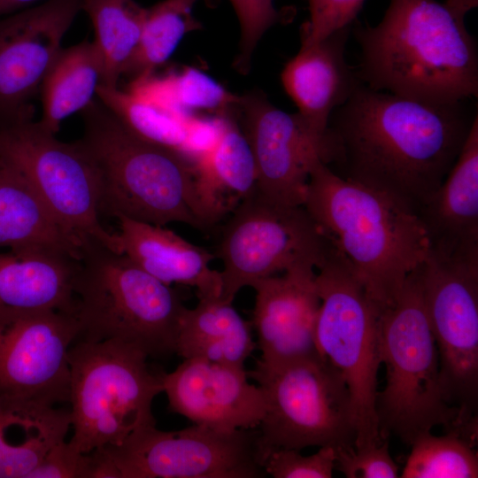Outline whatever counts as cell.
I'll return each mask as SVG.
<instances>
[{
    "mask_svg": "<svg viewBox=\"0 0 478 478\" xmlns=\"http://www.w3.org/2000/svg\"><path fill=\"white\" fill-rule=\"evenodd\" d=\"M468 101L428 104L362 83L329 117L324 163L417 215L454 166L478 117Z\"/></svg>",
    "mask_w": 478,
    "mask_h": 478,
    "instance_id": "obj_1",
    "label": "cell"
},
{
    "mask_svg": "<svg viewBox=\"0 0 478 478\" xmlns=\"http://www.w3.org/2000/svg\"><path fill=\"white\" fill-rule=\"evenodd\" d=\"M478 0H390L376 26H352L368 88L428 104L478 95V51L465 25Z\"/></svg>",
    "mask_w": 478,
    "mask_h": 478,
    "instance_id": "obj_2",
    "label": "cell"
},
{
    "mask_svg": "<svg viewBox=\"0 0 478 478\" xmlns=\"http://www.w3.org/2000/svg\"><path fill=\"white\" fill-rule=\"evenodd\" d=\"M303 206L381 310L428 256L429 241L414 212L385 193L337 175L320 158L312 165Z\"/></svg>",
    "mask_w": 478,
    "mask_h": 478,
    "instance_id": "obj_3",
    "label": "cell"
},
{
    "mask_svg": "<svg viewBox=\"0 0 478 478\" xmlns=\"http://www.w3.org/2000/svg\"><path fill=\"white\" fill-rule=\"evenodd\" d=\"M80 142L96 164L100 214L157 226L212 227L198 200L192 164L143 140L96 97L81 112Z\"/></svg>",
    "mask_w": 478,
    "mask_h": 478,
    "instance_id": "obj_4",
    "label": "cell"
},
{
    "mask_svg": "<svg viewBox=\"0 0 478 478\" xmlns=\"http://www.w3.org/2000/svg\"><path fill=\"white\" fill-rule=\"evenodd\" d=\"M418 268L379 317L381 360L386 367V384L375 402L379 430L383 439L394 436L409 445L436 427L463 433L477 420V415L452 405L444 395Z\"/></svg>",
    "mask_w": 478,
    "mask_h": 478,
    "instance_id": "obj_5",
    "label": "cell"
},
{
    "mask_svg": "<svg viewBox=\"0 0 478 478\" xmlns=\"http://www.w3.org/2000/svg\"><path fill=\"white\" fill-rule=\"evenodd\" d=\"M186 308L173 288L126 255L96 246L84 251L74 284L75 342L117 340L148 358L175 354Z\"/></svg>",
    "mask_w": 478,
    "mask_h": 478,
    "instance_id": "obj_6",
    "label": "cell"
},
{
    "mask_svg": "<svg viewBox=\"0 0 478 478\" xmlns=\"http://www.w3.org/2000/svg\"><path fill=\"white\" fill-rule=\"evenodd\" d=\"M147 358L117 340L73 343L68 351L72 446L89 453L156 425L152 402L164 389L161 373L154 374Z\"/></svg>",
    "mask_w": 478,
    "mask_h": 478,
    "instance_id": "obj_7",
    "label": "cell"
},
{
    "mask_svg": "<svg viewBox=\"0 0 478 478\" xmlns=\"http://www.w3.org/2000/svg\"><path fill=\"white\" fill-rule=\"evenodd\" d=\"M320 305L315 328L319 355L343 376L351 394L355 447L380 443L375 402L382 364L381 309L366 293L351 263L333 244L317 268Z\"/></svg>",
    "mask_w": 478,
    "mask_h": 478,
    "instance_id": "obj_8",
    "label": "cell"
},
{
    "mask_svg": "<svg viewBox=\"0 0 478 478\" xmlns=\"http://www.w3.org/2000/svg\"><path fill=\"white\" fill-rule=\"evenodd\" d=\"M248 377L266 400L258 428V457L280 449L355 447L351 394L341 374L320 355L267 366L257 361Z\"/></svg>",
    "mask_w": 478,
    "mask_h": 478,
    "instance_id": "obj_9",
    "label": "cell"
},
{
    "mask_svg": "<svg viewBox=\"0 0 478 478\" xmlns=\"http://www.w3.org/2000/svg\"><path fill=\"white\" fill-rule=\"evenodd\" d=\"M0 158L30 182L62 228L84 251L120 253L116 233L101 222L99 172L80 140L61 142L37 121L0 127Z\"/></svg>",
    "mask_w": 478,
    "mask_h": 478,
    "instance_id": "obj_10",
    "label": "cell"
},
{
    "mask_svg": "<svg viewBox=\"0 0 478 478\" xmlns=\"http://www.w3.org/2000/svg\"><path fill=\"white\" fill-rule=\"evenodd\" d=\"M258 431L194 424L177 431L150 425L121 443L93 451L97 478H259Z\"/></svg>",
    "mask_w": 478,
    "mask_h": 478,
    "instance_id": "obj_11",
    "label": "cell"
},
{
    "mask_svg": "<svg viewBox=\"0 0 478 478\" xmlns=\"http://www.w3.org/2000/svg\"><path fill=\"white\" fill-rule=\"evenodd\" d=\"M215 257L223 265L220 298L233 303L257 281L301 264L318 268L331 242L303 205L271 202L255 191L232 212Z\"/></svg>",
    "mask_w": 478,
    "mask_h": 478,
    "instance_id": "obj_12",
    "label": "cell"
},
{
    "mask_svg": "<svg viewBox=\"0 0 478 478\" xmlns=\"http://www.w3.org/2000/svg\"><path fill=\"white\" fill-rule=\"evenodd\" d=\"M418 270L444 395L452 405L477 415L478 257L429 250Z\"/></svg>",
    "mask_w": 478,
    "mask_h": 478,
    "instance_id": "obj_13",
    "label": "cell"
},
{
    "mask_svg": "<svg viewBox=\"0 0 478 478\" xmlns=\"http://www.w3.org/2000/svg\"><path fill=\"white\" fill-rule=\"evenodd\" d=\"M73 313L0 305V407L69 403Z\"/></svg>",
    "mask_w": 478,
    "mask_h": 478,
    "instance_id": "obj_14",
    "label": "cell"
},
{
    "mask_svg": "<svg viewBox=\"0 0 478 478\" xmlns=\"http://www.w3.org/2000/svg\"><path fill=\"white\" fill-rule=\"evenodd\" d=\"M83 0H49L0 17V127L32 120L33 100Z\"/></svg>",
    "mask_w": 478,
    "mask_h": 478,
    "instance_id": "obj_15",
    "label": "cell"
},
{
    "mask_svg": "<svg viewBox=\"0 0 478 478\" xmlns=\"http://www.w3.org/2000/svg\"><path fill=\"white\" fill-rule=\"evenodd\" d=\"M236 113L253 154L258 193L276 204L303 205L312 165L317 158L324 163L325 141L297 112L282 111L258 92L241 96Z\"/></svg>",
    "mask_w": 478,
    "mask_h": 478,
    "instance_id": "obj_16",
    "label": "cell"
},
{
    "mask_svg": "<svg viewBox=\"0 0 478 478\" xmlns=\"http://www.w3.org/2000/svg\"><path fill=\"white\" fill-rule=\"evenodd\" d=\"M161 378L169 410L194 424L222 431L251 429L264 417V392L249 382L244 368L184 358Z\"/></svg>",
    "mask_w": 478,
    "mask_h": 478,
    "instance_id": "obj_17",
    "label": "cell"
},
{
    "mask_svg": "<svg viewBox=\"0 0 478 478\" xmlns=\"http://www.w3.org/2000/svg\"><path fill=\"white\" fill-rule=\"evenodd\" d=\"M315 277L312 265L301 264L251 286L256 292L251 323L261 363L277 366L319 355L315 328L320 298Z\"/></svg>",
    "mask_w": 478,
    "mask_h": 478,
    "instance_id": "obj_18",
    "label": "cell"
},
{
    "mask_svg": "<svg viewBox=\"0 0 478 478\" xmlns=\"http://www.w3.org/2000/svg\"><path fill=\"white\" fill-rule=\"evenodd\" d=\"M352 26L317 43L301 46L281 75L298 115L312 133L324 141L332 112L362 84L357 70L349 66L344 56Z\"/></svg>",
    "mask_w": 478,
    "mask_h": 478,
    "instance_id": "obj_19",
    "label": "cell"
},
{
    "mask_svg": "<svg viewBox=\"0 0 478 478\" xmlns=\"http://www.w3.org/2000/svg\"><path fill=\"white\" fill-rule=\"evenodd\" d=\"M417 216L430 251L478 256V117L454 166Z\"/></svg>",
    "mask_w": 478,
    "mask_h": 478,
    "instance_id": "obj_20",
    "label": "cell"
},
{
    "mask_svg": "<svg viewBox=\"0 0 478 478\" xmlns=\"http://www.w3.org/2000/svg\"><path fill=\"white\" fill-rule=\"evenodd\" d=\"M120 253L166 285L197 289L198 297H220V272L211 268L215 254L165 226L119 218Z\"/></svg>",
    "mask_w": 478,
    "mask_h": 478,
    "instance_id": "obj_21",
    "label": "cell"
},
{
    "mask_svg": "<svg viewBox=\"0 0 478 478\" xmlns=\"http://www.w3.org/2000/svg\"><path fill=\"white\" fill-rule=\"evenodd\" d=\"M192 166L197 195L212 226L256 189L253 154L234 116L224 117L216 143Z\"/></svg>",
    "mask_w": 478,
    "mask_h": 478,
    "instance_id": "obj_22",
    "label": "cell"
},
{
    "mask_svg": "<svg viewBox=\"0 0 478 478\" xmlns=\"http://www.w3.org/2000/svg\"><path fill=\"white\" fill-rule=\"evenodd\" d=\"M0 248L48 251L81 260L84 250L58 224L27 178L0 158Z\"/></svg>",
    "mask_w": 478,
    "mask_h": 478,
    "instance_id": "obj_23",
    "label": "cell"
},
{
    "mask_svg": "<svg viewBox=\"0 0 478 478\" xmlns=\"http://www.w3.org/2000/svg\"><path fill=\"white\" fill-rule=\"evenodd\" d=\"M80 260L48 251L0 253V305L74 314Z\"/></svg>",
    "mask_w": 478,
    "mask_h": 478,
    "instance_id": "obj_24",
    "label": "cell"
},
{
    "mask_svg": "<svg viewBox=\"0 0 478 478\" xmlns=\"http://www.w3.org/2000/svg\"><path fill=\"white\" fill-rule=\"evenodd\" d=\"M197 305L186 308L180 325L175 354L244 368L257 347L251 323L220 297H198Z\"/></svg>",
    "mask_w": 478,
    "mask_h": 478,
    "instance_id": "obj_25",
    "label": "cell"
},
{
    "mask_svg": "<svg viewBox=\"0 0 478 478\" xmlns=\"http://www.w3.org/2000/svg\"><path fill=\"white\" fill-rule=\"evenodd\" d=\"M70 427V409L41 404L0 407V478H28Z\"/></svg>",
    "mask_w": 478,
    "mask_h": 478,
    "instance_id": "obj_26",
    "label": "cell"
},
{
    "mask_svg": "<svg viewBox=\"0 0 478 478\" xmlns=\"http://www.w3.org/2000/svg\"><path fill=\"white\" fill-rule=\"evenodd\" d=\"M103 77V62L94 41L62 47L40 89L42 117L38 124L56 135L64 120L81 112L96 97Z\"/></svg>",
    "mask_w": 478,
    "mask_h": 478,
    "instance_id": "obj_27",
    "label": "cell"
},
{
    "mask_svg": "<svg viewBox=\"0 0 478 478\" xmlns=\"http://www.w3.org/2000/svg\"><path fill=\"white\" fill-rule=\"evenodd\" d=\"M138 96L173 112L189 115L206 111L218 116L234 114L241 96L226 89L197 68L187 66L163 76L130 82L127 89Z\"/></svg>",
    "mask_w": 478,
    "mask_h": 478,
    "instance_id": "obj_28",
    "label": "cell"
},
{
    "mask_svg": "<svg viewBox=\"0 0 478 478\" xmlns=\"http://www.w3.org/2000/svg\"><path fill=\"white\" fill-rule=\"evenodd\" d=\"M104 68L102 85L119 87L138 45L147 8L134 0H83Z\"/></svg>",
    "mask_w": 478,
    "mask_h": 478,
    "instance_id": "obj_29",
    "label": "cell"
},
{
    "mask_svg": "<svg viewBox=\"0 0 478 478\" xmlns=\"http://www.w3.org/2000/svg\"><path fill=\"white\" fill-rule=\"evenodd\" d=\"M96 97L134 134L189 160L190 120L194 114L173 112L119 87L101 84Z\"/></svg>",
    "mask_w": 478,
    "mask_h": 478,
    "instance_id": "obj_30",
    "label": "cell"
},
{
    "mask_svg": "<svg viewBox=\"0 0 478 478\" xmlns=\"http://www.w3.org/2000/svg\"><path fill=\"white\" fill-rule=\"evenodd\" d=\"M196 1L163 0L147 8L138 45L122 77L134 81L154 74L185 35L199 28L193 16Z\"/></svg>",
    "mask_w": 478,
    "mask_h": 478,
    "instance_id": "obj_31",
    "label": "cell"
},
{
    "mask_svg": "<svg viewBox=\"0 0 478 478\" xmlns=\"http://www.w3.org/2000/svg\"><path fill=\"white\" fill-rule=\"evenodd\" d=\"M399 477L476 478L478 456L474 446L454 431L435 436L431 431L418 435Z\"/></svg>",
    "mask_w": 478,
    "mask_h": 478,
    "instance_id": "obj_32",
    "label": "cell"
},
{
    "mask_svg": "<svg viewBox=\"0 0 478 478\" xmlns=\"http://www.w3.org/2000/svg\"><path fill=\"white\" fill-rule=\"evenodd\" d=\"M335 469L347 478H396L399 467L389 450V441L335 450Z\"/></svg>",
    "mask_w": 478,
    "mask_h": 478,
    "instance_id": "obj_33",
    "label": "cell"
},
{
    "mask_svg": "<svg viewBox=\"0 0 478 478\" xmlns=\"http://www.w3.org/2000/svg\"><path fill=\"white\" fill-rule=\"evenodd\" d=\"M239 20L241 37L236 68L247 73L263 35L279 19L273 0H230Z\"/></svg>",
    "mask_w": 478,
    "mask_h": 478,
    "instance_id": "obj_34",
    "label": "cell"
},
{
    "mask_svg": "<svg viewBox=\"0 0 478 478\" xmlns=\"http://www.w3.org/2000/svg\"><path fill=\"white\" fill-rule=\"evenodd\" d=\"M335 450L323 446L309 456L295 449L276 450L266 457L263 469L274 478H330L335 470Z\"/></svg>",
    "mask_w": 478,
    "mask_h": 478,
    "instance_id": "obj_35",
    "label": "cell"
},
{
    "mask_svg": "<svg viewBox=\"0 0 478 478\" xmlns=\"http://www.w3.org/2000/svg\"><path fill=\"white\" fill-rule=\"evenodd\" d=\"M365 0H308L309 20L303 25L301 46L317 43L351 27Z\"/></svg>",
    "mask_w": 478,
    "mask_h": 478,
    "instance_id": "obj_36",
    "label": "cell"
},
{
    "mask_svg": "<svg viewBox=\"0 0 478 478\" xmlns=\"http://www.w3.org/2000/svg\"><path fill=\"white\" fill-rule=\"evenodd\" d=\"M92 457L66 442H58L45 454L28 478H92Z\"/></svg>",
    "mask_w": 478,
    "mask_h": 478,
    "instance_id": "obj_37",
    "label": "cell"
},
{
    "mask_svg": "<svg viewBox=\"0 0 478 478\" xmlns=\"http://www.w3.org/2000/svg\"><path fill=\"white\" fill-rule=\"evenodd\" d=\"M49 0H0V17L37 5Z\"/></svg>",
    "mask_w": 478,
    "mask_h": 478,
    "instance_id": "obj_38",
    "label": "cell"
}]
</instances>
